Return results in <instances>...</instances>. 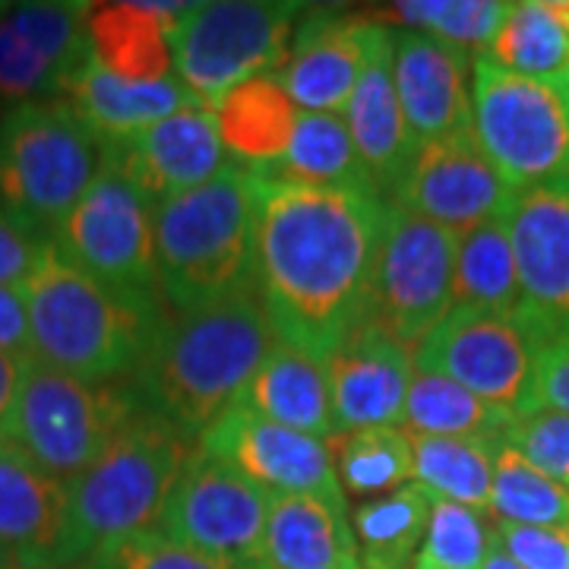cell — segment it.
Segmentation results:
<instances>
[{"instance_id":"cell-1","label":"cell","mask_w":569,"mask_h":569,"mask_svg":"<svg viewBox=\"0 0 569 569\" xmlns=\"http://www.w3.org/2000/svg\"><path fill=\"white\" fill-rule=\"evenodd\" d=\"M257 178L260 305L279 342L326 365L370 317L387 200Z\"/></svg>"},{"instance_id":"cell-2","label":"cell","mask_w":569,"mask_h":569,"mask_svg":"<svg viewBox=\"0 0 569 569\" xmlns=\"http://www.w3.org/2000/svg\"><path fill=\"white\" fill-rule=\"evenodd\" d=\"M272 346L276 332L257 288L241 291L222 305L168 317L127 387L142 411L200 443L206 430L238 406Z\"/></svg>"},{"instance_id":"cell-3","label":"cell","mask_w":569,"mask_h":569,"mask_svg":"<svg viewBox=\"0 0 569 569\" xmlns=\"http://www.w3.org/2000/svg\"><path fill=\"white\" fill-rule=\"evenodd\" d=\"M32 358L86 383H123L137 373L171 317L162 298L127 295L92 279L44 241L20 288Z\"/></svg>"},{"instance_id":"cell-4","label":"cell","mask_w":569,"mask_h":569,"mask_svg":"<svg viewBox=\"0 0 569 569\" xmlns=\"http://www.w3.org/2000/svg\"><path fill=\"white\" fill-rule=\"evenodd\" d=\"M260 178L247 164L222 171L156 206L159 295L174 313H193L257 288Z\"/></svg>"},{"instance_id":"cell-5","label":"cell","mask_w":569,"mask_h":569,"mask_svg":"<svg viewBox=\"0 0 569 569\" xmlns=\"http://www.w3.org/2000/svg\"><path fill=\"white\" fill-rule=\"evenodd\" d=\"M197 443L140 411L102 456L67 481V516L54 569H77L96 550L123 535L152 529Z\"/></svg>"},{"instance_id":"cell-6","label":"cell","mask_w":569,"mask_h":569,"mask_svg":"<svg viewBox=\"0 0 569 569\" xmlns=\"http://www.w3.org/2000/svg\"><path fill=\"white\" fill-rule=\"evenodd\" d=\"M102 162L104 142L63 99L0 118V203L36 241H51Z\"/></svg>"},{"instance_id":"cell-7","label":"cell","mask_w":569,"mask_h":569,"mask_svg":"<svg viewBox=\"0 0 569 569\" xmlns=\"http://www.w3.org/2000/svg\"><path fill=\"white\" fill-rule=\"evenodd\" d=\"M142 408L123 383H86L39 358H26L0 437L41 471L73 481L92 466Z\"/></svg>"},{"instance_id":"cell-8","label":"cell","mask_w":569,"mask_h":569,"mask_svg":"<svg viewBox=\"0 0 569 569\" xmlns=\"http://www.w3.org/2000/svg\"><path fill=\"white\" fill-rule=\"evenodd\" d=\"M305 10L288 0L190 3L171 36L178 80L212 111L234 86L282 67Z\"/></svg>"},{"instance_id":"cell-9","label":"cell","mask_w":569,"mask_h":569,"mask_svg":"<svg viewBox=\"0 0 569 569\" xmlns=\"http://www.w3.org/2000/svg\"><path fill=\"white\" fill-rule=\"evenodd\" d=\"M471 130L512 190L569 174V102L557 80L475 58Z\"/></svg>"},{"instance_id":"cell-10","label":"cell","mask_w":569,"mask_h":569,"mask_svg":"<svg viewBox=\"0 0 569 569\" xmlns=\"http://www.w3.org/2000/svg\"><path fill=\"white\" fill-rule=\"evenodd\" d=\"M63 260L127 295L162 298L156 269V209L104 152L102 171L51 234Z\"/></svg>"},{"instance_id":"cell-11","label":"cell","mask_w":569,"mask_h":569,"mask_svg":"<svg viewBox=\"0 0 569 569\" xmlns=\"http://www.w3.org/2000/svg\"><path fill=\"white\" fill-rule=\"evenodd\" d=\"M456 253V231L387 200L367 323L415 351L452 310Z\"/></svg>"},{"instance_id":"cell-12","label":"cell","mask_w":569,"mask_h":569,"mask_svg":"<svg viewBox=\"0 0 569 569\" xmlns=\"http://www.w3.org/2000/svg\"><path fill=\"white\" fill-rule=\"evenodd\" d=\"M276 493L238 468L193 452L164 500L156 529L224 569H253Z\"/></svg>"},{"instance_id":"cell-13","label":"cell","mask_w":569,"mask_h":569,"mask_svg":"<svg viewBox=\"0 0 569 569\" xmlns=\"http://www.w3.org/2000/svg\"><path fill=\"white\" fill-rule=\"evenodd\" d=\"M538 351L512 313L452 307L447 320L411 351L415 370L440 373L509 415L531 406Z\"/></svg>"},{"instance_id":"cell-14","label":"cell","mask_w":569,"mask_h":569,"mask_svg":"<svg viewBox=\"0 0 569 569\" xmlns=\"http://www.w3.org/2000/svg\"><path fill=\"white\" fill-rule=\"evenodd\" d=\"M507 231L519 276L512 317L545 348L569 332V174L516 190Z\"/></svg>"},{"instance_id":"cell-15","label":"cell","mask_w":569,"mask_h":569,"mask_svg":"<svg viewBox=\"0 0 569 569\" xmlns=\"http://www.w3.org/2000/svg\"><path fill=\"white\" fill-rule=\"evenodd\" d=\"M387 200L427 222L466 234L478 224L507 219L516 190L493 168L475 130H462L421 142Z\"/></svg>"},{"instance_id":"cell-16","label":"cell","mask_w":569,"mask_h":569,"mask_svg":"<svg viewBox=\"0 0 569 569\" xmlns=\"http://www.w3.org/2000/svg\"><path fill=\"white\" fill-rule=\"evenodd\" d=\"M197 449L238 468L276 497L295 493L348 509L342 485L336 478L332 449L326 440L266 421L241 406L228 408L200 437Z\"/></svg>"},{"instance_id":"cell-17","label":"cell","mask_w":569,"mask_h":569,"mask_svg":"<svg viewBox=\"0 0 569 569\" xmlns=\"http://www.w3.org/2000/svg\"><path fill=\"white\" fill-rule=\"evenodd\" d=\"M92 3H17L0 17V102L63 99L89 58L86 20Z\"/></svg>"},{"instance_id":"cell-18","label":"cell","mask_w":569,"mask_h":569,"mask_svg":"<svg viewBox=\"0 0 569 569\" xmlns=\"http://www.w3.org/2000/svg\"><path fill=\"white\" fill-rule=\"evenodd\" d=\"M104 152L156 206L203 187L224 168V146L212 111L203 102L187 104L123 142H104Z\"/></svg>"},{"instance_id":"cell-19","label":"cell","mask_w":569,"mask_h":569,"mask_svg":"<svg viewBox=\"0 0 569 569\" xmlns=\"http://www.w3.org/2000/svg\"><path fill=\"white\" fill-rule=\"evenodd\" d=\"M370 26L373 20L339 10H305L295 26L288 58L276 70L288 99L320 114L346 111L365 70Z\"/></svg>"},{"instance_id":"cell-20","label":"cell","mask_w":569,"mask_h":569,"mask_svg":"<svg viewBox=\"0 0 569 569\" xmlns=\"http://www.w3.org/2000/svg\"><path fill=\"white\" fill-rule=\"evenodd\" d=\"M471 58L415 29H392V82L415 142L471 130Z\"/></svg>"},{"instance_id":"cell-21","label":"cell","mask_w":569,"mask_h":569,"mask_svg":"<svg viewBox=\"0 0 569 569\" xmlns=\"http://www.w3.org/2000/svg\"><path fill=\"white\" fill-rule=\"evenodd\" d=\"M326 373L339 433L367 427H396L402 421L415 358L411 348L396 342L380 326H361L326 361Z\"/></svg>"},{"instance_id":"cell-22","label":"cell","mask_w":569,"mask_h":569,"mask_svg":"<svg viewBox=\"0 0 569 569\" xmlns=\"http://www.w3.org/2000/svg\"><path fill=\"white\" fill-rule=\"evenodd\" d=\"M346 127L377 193L387 200L418 152L392 82V29L373 22L367 32L365 70L346 104Z\"/></svg>"},{"instance_id":"cell-23","label":"cell","mask_w":569,"mask_h":569,"mask_svg":"<svg viewBox=\"0 0 569 569\" xmlns=\"http://www.w3.org/2000/svg\"><path fill=\"white\" fill-rule=\"evenodd\" d=\"M63 516L67 481L0 437V560L10 569H54Z\"/></svg>"},{"instance_id":"cell-24","label":"cell","mask_w":569,"mask_h":569,"mask_svg":"<svg viewBox=\"0 0 569 569\" xmlns=\"http://www.w3.org/2000/svg\"><path fill=\"white\" fill-rule=\"evenodd\" d=\"M190 3H92L86 39L92 61L127 82L171 77V36Z\"/></svg>"},{"instance_id":"cell-25","label":"cell","mask_w":569,"mask_h":569,"mask_svg":"<svg viewBox=\"0 0 569 569\" xmlns=\"http://www.w3.org/2000/svg\"><path fill=\"white\" fill-rule=\"evenodd\" d=\"M63 102L89 123L99 140L123 142L200 99L174 73L159 82H127L89 58L67 86Z\"/></svg>"},{"instance_id":"cell-26","label":"cell","mask_w":569,"mask_h":569,"mask_svg":"<svg viewBox=\"0 0 569 569\" xmlns=\"http://www.w3.org/2000/svg\"><path fill=\"white\" fill-rule=\"evenodd\" d=\"M238 406L266 421L310 433L317 440H336V415L326 365L307 358L305 351L276 339L263 365L250 377Z\"/></svg>"},{"instance_id":"cell-27","label":"cell","mask_w":569,"mask_h":569,"mask_svg":"<svg viewBox=\"0 0 569 569\" xmlns=\"http://www.w3.org/2000/svg\"><path fill=\"white\" fill-rule=\"evenodd\" d=\"M358 557L351 512L313 497H276L260 545V569H346Z\"/></svg>"},{"instance_id":"cell-28","label":"cell","mask_w":569,"mask_h":569,"mask_svg":"<svg viewBox=\"0 0 569 569\" xmlns=\"http://www.w3.org/2000/svg\"><path fill=\"white\" fill-rule=\"evenodd\" d=\"M298 114L276 73L234 86L212 108L222 146L247 168H269L282 159L295 140Z\"/></svg>"},{"instance_id":"cell-29","label":"cell","mask_w":569,"mask_h":569,"mask_svg":"<svg viewBox=\"0 0 569 569\" xmlns=\"http://www.w3.org/2000/svg\"><path fill=\"white\" fill-rule=\"evenodd\" d=\"M257 171H263L266 178L301 183V187L377 193V187L370 181L365 162L355 149V140L348 133L346 118H339V114L301 111L288 152L276 164L257 168Z\"/></svg>"},{"instance_id":"cell-30","label":"cell","mask_w":569,"mask_h":569,"mask_svg":"<svg viewBox=\"0 0 569 569\" xmlns=\"http://www.w3.org/2000/svg\"><path fill=\"white\" fill-rule=\"evenodd\" d=\"M430 519V493L406 485L355 509L351 529L361 569H415Z\"/></svg>"},{"instance_id":"cell-31","label":"cell","mask_w":569,"mask_h":569,"mask_svg":"<svg viewBox=\"0 0 569 569\" xmlns=\"http://www.w3.org/2000/svg\"><path fill=\"white\" fill-rule=\"evenodd\" d=\"M402 421L408 433H421V437H462V440L503 443L512 415L478 399L475 392H468L440 373L415 370Z\"/></svg>"},{"instance_id":"cell-32","label":"cell","mask_w":569,"mask_h":569,"mask_svg":"<svg viewBox=\"0 0 569 569\" xmlns=\"http://www.w3.org/2000/svg\"><path fill=\"white\" fill-rule=\"evenodd\" d=\"M481 58H488L503 70L538 77V80H553L567 73L569 20L563 7L550 0L512 3L497 39L490 41V48Z\"/></svg>"},{"instance_id":"cell-33","label":"cell","mask_w":569,"mask_h":569,"mask_svg":"<svg viewBox=\"0 0 569 569\" xmlns=\"http://www.w3.org/2000/svg\"><path fill=\"white\" fill-rule=\"evenodd\" d=\"M408 437L415 452V485H421L437 500L488 512L493 459L503 443L462 440V437H421V433H408Z\"/></svg>"},{"instance_id":"cell-34","label":"cell","mask_w":569,"mask_h":569,"mask_svg":"<svg viewBox=\"0 0 569 569\" xmlns=\"http://www.w3.org/2000/svg\"><path fill=\"white\" fill-rule=\"evenodd\" d=\"M342 493L377 500L415 481L411 437L402 427H367L329 440Z\"/></svg>"},{"instance_id":"cell-35","label":"cell","mask_w":569,"mask_h":569,"mask_svg":"<svg viewBox=\"0 0 569 569\" xmlns=\"http://www.w3.org/2000/svg\"><path fill=\"white\" fill-rule=\"evenodd\" d=\"M452 307H471L490 313L519 310V276H516L507 219L478 224L459 234Z\"/></svg>"},{"instance_id":"cell-36","label":"cell","mask_w":569,"mask_h":569,"mask_svg":"<svg viewBox=\"0 0 569 569\" xmlns=\"http://www.w3.org/2000/svg\"><path fill=\"white\" fill-rule=\"evenodd\" d=\"M490 519L535 529H569V490L526 462L507 443L493 459Z\"/></svg>"},{"instance_id":"cell-37","label":"cell","mask_w":569,"mask_h":569,"mask_svg":"<svg viewBox=\"0 0 569 569\" xmlns=\"http://www.w3.org/2000/svg\"><path fill=\"white\" fill-rule=\"evenodd\" d=\"M392 17L415 32H427L466 51L468 58H481L497 39L500 26L509 17L512 3L500 0H406L389 7Z\"/></svg>"},{"instance_id":"cell-38","label":"cell","mask_w":569,"mask_h":569,"mask_svg":"<svg viewBox=\"0 0 569 569\" xmlns=\"http://www.w3.org/2000/svg\"><path fill=\"white\" fill-rule=\"evenodd\" d=\"M497 529L485 509L462 507L430 497V519L421 553L427 563L440 569H485Z\"/></svg>"},{"instance_id":"cell-39","label":"cell","mask_w":569,"mask_h":569,"mask_svg":"<svg viewBox=\"0 0 569 569\" xmlns=\"http://www.w3.org/2000/svg\"><path fill=\"white\" fill-rule=\"evenodd\" d=\"M503 443L526 462L569 490V415L557 408L529 406L512 415Z\"/></svg>"},{"instance_id":"cell-40","label":"cell","mask_w":569,"mask_h":569,"mask_svg":"<svg viewBox=\"0 0 569 569\" xmlns=\"http://www.w3.org/2000/svg\"><path fill=\"white\" fill-rule=\"evenodd\" d=\"M77 569H224L203 553L183 548L181 541L168 538L162 529H142L108 541L96 553H89Z\"/></svg>"},{"instance_id":"cell-41","label":"cell","mask_w":569,"mask_h":569,"mask_svg":"<svg viewBox=\"0 0 569 569\" xmlns=\"http://www.w3.org/2000/svg\"><path fill=\"white\" fill-rule=\"evenodd\" d=\"M497 541L522 569H569V529L493 522Z\"/></svg>"},{"instance_id":"cell-42","label":"cell","mask_w":569,"mask_h":569,"mask_svg":"<svg viewBox=\"0 0 569 569\" xmlns=\"http://www.w3.org/2000/svg\"><path fill=\"white\" fill-rule=\"evenodd\" d=\"M44 241H36L0 203V284L22 288L39 263Z\"/></svg>"},{"instance_id":"cell-43","label":"cell","mask_w":569,"mask_h":569,"mask_svg":"<svg viewBox=\"0 0 569 569\" xmlns=\"http://www.w3.org/2000/svg\"><path fill=\"white\" fill-rule=\"evenodd\" d=\"M531 406L557 408L569 415V332L557 336L538 351Z\"/></svg>"},{"instance_id":"cell-44","label":"cell","mask_w":569,"mask_h":569,"mask_svg":"<svg viewBox=\"0 0 569 569\" xmlns=\"http://www.w3.org/2000/svg\"><path fill=\"white\" fill-rule=\"evenodd\" d=\"M0 351L22 361L32 358L26 305H22L20 288H10V284H0Z\"/></svg>"},{"instance_id":"cell-45","label":"cell","mask_w":569,"mask_h":569,"mask_svg":"<svg viewBox=\"0 0 569 569\" xmlns=\"http://www.w3.org/2000/svg\"><path fill=\"white\" fill-rule=\"evenodd\" d=\"M22 358H13L7 351H0V425L7 418V411L13 406V396H17V387H20L22 377Z\"/></svg>"},{"instance_id":"cell-46","label":"cell","mask_w":569,"mask_h":569,"mask_svg":"<svg viewBox=\"0 0 569 569\" xmlns=\"http://www.w3.org/2000/svg\"><path fill=\"white\" fill-rule=\"evenodd\" d=\"M485 569H522L512 557H509L507 550L500 541H493V548H490L488 560H485Z\"/></svg>"},{"instance_id":"cell-47","label":"cell","mask_w":569,"mask_h":569,"mask_svg":"<svg viewBox=\"0 0 569 569\" xmlns=\"http://www.w3.org/2000/svg\"><path fill=\"white\" fill-rule=\"evenodd\" d=\"M553 80H557V86L563 89V96H567V102H569V70L567 73H560V77H553Z\"/></svg>"},{"instance_id":"cell-48","label":"cell","mask_w":569,"mask_h":569,"mask_svg":"<svg viewBox=\"0 0 569 569\" xmlns=\"http://www.w3.org/2000/svg\"><path fill=\"white\" fill-rule=\"evenodd\" d=\"M415 569H440V567H433V563H427L425 557H418V560H415Z\"/></svg>"},{"instance_id":"cell-49","label":"cell","mask_w":569,"mask_h":569,"mask_svg":"<svg viewBox=\"0 0 569 569\" xmlns=\"http://www.w3.org/2000/svg\"><path fill=\"white\" fill-rule=\"evenodd\" d=\"M346 569H361V560H358V557H355V560H351V563H346Z\"/></svg>"},{"instance_id":"cell-50","label":"cell","mask_w":569,"mask_h":569,"mask_svg":"<svg viewBox=\"0 0 569 569\" xmlns=\"http://www.w3.org/2000/svg\"><path fill=\"white\" fill-rule=\"evenodd\" d=\"M563 7V13H567V20H569V3H560Z\"/></svg>"},{"instance_id":"cell-51","label":"cell","mask_w":569,"mask_h":569,"mask_svg":"<svg viewBox=\"0 0 569 569\" xmlns=\"http://www.w3.org/2000/svg\"><path fill=\"white\" fill-rule=\"evenodd\" d=\"M3 13H7V3H0V17H3Z\"/></svg>"},{"instance_id":"cell-52","label":"cell","mask_w":569,"mask_h":569,"mask_svg":"<svg viewBox=\"0 0 569 569\" xmlns=\"http://www.w3.org/2000/svg\"><path fill=\"white\" fill-rule=\"evenodd\" d=\"M0 569H10V567H7V563H3V560H0Z\"/></svg>"},{"instance_id":"cell-53","label":"cell","mask_w":569,"mask_h":569,"mask_svg":"<svg viewBox=\"0 0 569 569\" xmlns=\"http://www.w3.org/2000/svg\"><path fill=\"white\" fill-rule=\"evenodd\" d=\"M253 569H260V567H253Z\"/></svg>"}]
</instances>
